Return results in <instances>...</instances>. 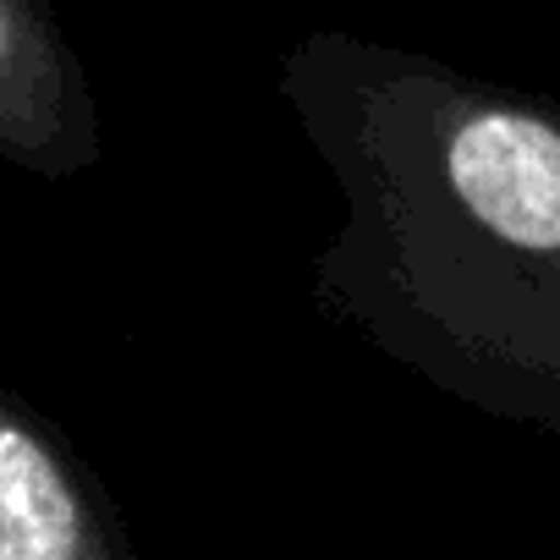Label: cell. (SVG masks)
I'll return each mask as SVG.
<instances>
[{
    "label": "cell",
    "mask_w": 560,
    "mask_h": 560,
    "mask_svg": "<svg viewBox=\"0 0 560 560\" xmlns=\"http://www.w3.org/2000/svg\"><path fill=\"white\" fill-rule=\"evenodd\" d=\"M100 154V105L50 0H0V171L72 182Z\"/></svg>",
    "instance_id": "3957f363"
},
{
    "label": "cell",
    "mask_w": 560,
    "mask_h": 560,
    "mask_svg": "<svg viewBox=\"0 0 560 560\" xmlns=\"http://www.w3.org/2000/svg\"><path fill=\"white\" fill-rule=\"evenodd\" d=\"M275 89L341 192L314 308L560 440V105L341 28H308Z\"/></svg>",
    "instance_id": "6da1fadb"
},
{
    "label": "cell",
    "mask_w": 560,
    "mask_h": 560,
    "mask_svg": "<svg viewBox=\"0 0 560 560\" xmlns=\"http://www.w3.org/2000/svg\"><path fill=\"white\" fill-rule=\"evenodd\" d=\"M0 560H143L72 440L0 385Z\"/></svg>",
    "instance_id": "7a4b0ae2"
}]
</instances>
